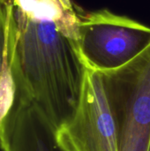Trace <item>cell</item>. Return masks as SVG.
Returning <instances> with one entry per match:
<instances>
[{"instance_id": "cell-1", "label": "cell", "mask_w": 150, "mask_h": 151, "mask_svg": "<svg viewBox=\"0 0 150 151\" xmlns=\"http://www.w3.org/2000/svg\"><path fill=\"white\" fill-rule=\"evenodd\" d=\"M10 68L16 90L28 97L56 131L78 107L86 66L76 42L53 21L27 15L6 0Z\"/></svg>"}, {"instance_id": "cell-2", "label": "cell", "mask_w": 150, "mask_h": 151, "mask_svg": "<svg viewBox=\"0 0 150 151\" xmlns=\"http://www.w3.org/2000/svg\"><path fill=\"white\" fill-rule=\"evenodd\" d=\"M99 73L116 124L119 151H148L150 45L128 64Z\"/></svg>"}, {"instance_id": "cell-3", "label": "cell", "mask_w": 150, "mask_h": 151, "mask_svg": "<svg viewBox=\"0 0 150 151\" xmlns=\"http://www.w3.org/2000/svg\"><path fill=\"white\" fill-rule=\"evenodd\" d=\"M150 45V27L107 9L79 13L76 46L85 66L103 72L118 69Z\"/></svg>"}, {"instance_id": "cell-4", "label": "cell", "mask_w": 150, "mask_h": 151, "mask_svg": "<svg viewBox=\"0 0 150 151\" xmlns=\"http://www.w3.org/2000/svg\"><path fill=\"white\" fill-rule=\"evenodd\" d=\"M56 138L65 151H119L116 124L98 71L86 67L76 111L56 131Z\"/></svg>"}, {"instance_id": "cell-5", "label": "cell", "mask_w": 150, "mask_h": 151, "mask_svg": "<svg viewBox=\"0 0 150 151\" xmlns=\"http://www.w3.org/2000/svg\"><path fill=\"white\" fill-rule=\"evenodd\" d=\"M0 151H65L56 129L39 108L16 90L13 102L0 121Z\"/></svg>"}, {"instance_id": "cell-6", "label": "cell", "mask_w": 150, "mask_h": 151, "mask_svg": "<svg viewBox=\"0 0 150 151\" xmlns=\"http://www.w3.org/2000/svg\"><path fill=\"white\" fill-rule=\"evenodd\" d=\"M16 93L10 68V16L6 0H0V121Z\"/></svg>"}, {"instance_id": "cell-7", "label": "cell", "mask_w": 150, "mask_h": 151, "mask_svg": "<svg viewBox=\"0 0 150 151\" xmlns=\"http://www.w3.org/2000/svg\"><path fill=\"white\" fill-rule=\"evenodd\" d=\"M58 1L67 14H69L70 16H73V17L78 16V13H77V12H75L71 0H58Z\"/></svg>"}, {"instance_id": "cell-8", "label": "cell", "mask_w": 150, "mask_h": 151, "mask_svg": "<svg viewBox=\"0 0 150 151\" xmlns=\"http://www.w3.org/2000/svg\"><path fill=\"white\" fill-rule=\"evenodd\" d=\"M148 151H150V142H149V150Z\"/></svg>"}]
</instances>
